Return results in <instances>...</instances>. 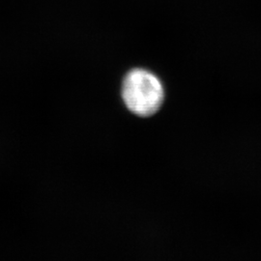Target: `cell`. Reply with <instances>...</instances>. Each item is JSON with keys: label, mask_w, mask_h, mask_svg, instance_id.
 I'll use <instances>...</instances> for the list:
<instances>
[{"label": "cell", "mask_w": 261, "mask_h": 261, "mask_svg": "<svg viewBox=\"0 0 261 261\" xmlns=\"http://www.w3.org/2000/svg\"><path fill=\"white\" fill-rule=\"evenodd\" d=\"M122 96L130 112L147 117L161 109L165 91L156 75L143 69H135L124 79Z\"/></svg>", "instance_id": "obj_1"}]
</instances>
